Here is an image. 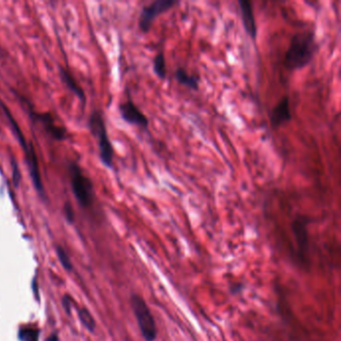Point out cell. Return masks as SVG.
Returning a JSON list of instances; mask_svg holds the SVG:
<instances>
[{
    "label": "cell",
    "instance_id": "obj_19",
    "mask_svg": "<svg viewBox=\"0 0 341 341\" xmlns=\"http://www.w3.org/2000/svg\"><path fill=\"white\" fill-rule=\"evenodd\" d=\"M65 215H66V217H67V219H68V221L69 222H72L73 221V211H72V209H71V207L69 206V204H67L66 206H65Z\"/></svg>",
    "mask_w": 341,
    "mask_h": 341
},
{
    "label": "cell",
    "instance_id": "obj_1",
    "mask_svg": "<svg viewBox=\"0 0 341 341\" xmlns=\"http://www.w3.org/2000/svg\"><path fill=\"white\" fill-rule=\"evenodd\" d=\"M318 50L316 34L313 29L296 32L290 39L283 60L284 67L289 71L302 69L310 64Z\"/></svg>",
    "mask_w": 341,
    "mask_h": 341
},
{
    "label": "cell",
    "instance_id": "obj_12",
    "mask_svg": "<svg viewBox=\"0 0 341 341\" xmlns=\"http://www.w3.org/2000/svg\"><path fill=\"white\" fill-rule=\"evenodd\" d=\"M153 71L155 75L160 78V79H165L167 75V68H166V60L165 56L162 51L158 52L153 59Z\"/></svg>",
    "mask_w": 341,
    "mask_h": 341
},
{
    "label": "cell",
    "instance_id": "obj_4",
    "mask_svg": "<svg viewBox=\"0 0 341 341\" xmlns=\"http://www.w3.org/2000/svg\"><path fill=\"white\" fill-rule=\"evenodd\" d=\"M130 303L143 339L145 341H155L157 337V326L149 306L143 297L137 294L131 296Z\"/></svg>",
    "mask_w": 341,
    "mask_h": 341
},
{
    "label": "cell",
    "instance_id": "obj_9",
    "mask_svg": "<svg viewBox=\"0 0 341 341\" xmlns=\"http://www.w3.org/2000/svg\"><path fill=\"white\" fill-rule=\"evenodd\" d=\"M31 116L34 120L38 121L43 126V128L46 130V132L52 138H54L55 140H64L66 138V129L62 126L57 125L50 113L31 112Z\"/></svg>",
    "mask_w": 341,
    "mask_h": 341
},
{
    "label": "cell",
    "instance_id": "obj_11",
    "mask_svg": "<svg viewBox=\"0 0 341 341\" xmlns=\"http://www.w3.org/2000/svg\"><path fill=\"white\" fill-rule=\"evenodd\" d=\"M175 79L177 82L183 86H185L194 91L199 89L200 77L195 74L188 73L184 68L179 67L175 70Z\"/></svg>",
    "mask_w": 341,
    "mask_h": 341
},
{
    "label": "cell",
    "instance_id": "obj_3",
    "mask_svg": "<svg viewBox=\"0 0 341 341\" xmlns=\"http://www.w3.org/2000/svg\"><path fill=\"white\" fill-rule=\"evenodd\" d=\"M89 129L98 141L99 156L102 163L108 168L113 166V146L108 137L107 128L103 116L98 111H94L89 118Z\"/></svg>",
    "mask_w": 341,
    "mask_h": 341
},
{
    "label": "cell",
    "instance_id": "obj_15",
    "mask_svg": "<svg viewBox=\"0 0 341 341\" xmlns=\"http://www.w3.org/2000/svg\"><path fill=\"white\" fill-rule=\"evenodd\" d=\"M38 330L35 328H24L20 330L21 341H38Z\"/></svg>",
    "mask_w": 341,
    "mask_h": 341
},
{
    "label": "cell",
    "instance_id": "obj_7",
    "mask_svg": "<svg viewBox=\"0 0 341 341\" xmlns=\"http://www.w3.org/2000/svg\"><path fill=\"white\" fill-rule=\"evenodd\" d=\"M119 112L121 118L131 124L138 126L142 129H147L149 125V120L146 117V115L135 105L134 102L128 99L124 102H122L119 105Z\"/></svg>",
    "mask_w": 341,
    "mask_h": 341
},
{
    "label": "cell",
    "instance_id": "obj_2",
    "mask_svg": "<svg viewBox=\"0 0 341 341\" xmlns=\"http://www.w3.org/2000/svg\"><path fill=\"white\" fill-rule=\"evenodd\" d=\"M0 106L2 107L4 114L6 115L8 122L10 123L13 132L16 136V138L18 139L24 154H25V158H26V163L28 165L29 168V172L32 178V182L34 184L35 189L41 194L44 195V189H43V184H42V180H41V174H40V170H39V165H38V161H37V157L34 151V147L32 145V143H27L26 141L25 137L23 136V133L21 132V129L18 125V123L15 121V119L13 118V116L11 115L10 111L8 110V108L5 106V104L0 100Z\"/></svg>",
    "mask_w": 341,
    "mask_h": 341
},
{
    "label": "cell",
    "instance_id": "obj_16",
    "mask_svg": "<svg viewBox=\"0 0 341 341\" xmlns=\"http://www.w3.org/2000/svg\"><path fill=\"white\" fill-rule=\"evenodd\" d=\"M57 255H58V258L60 260V263L62 264V266L70 271L72 269V264H71V262H70V259L66 253V251L64 249H62L61 247H57Z\"/></svg>",
    "mask_w": 341,
    "mask_h": 341
},
{
    "label": "cell",
    "instance_id": "obj_17",
    "mask_svg": "<svg viewBox=\"0 0 341 341\" xmlns=\"http://www.w3.org/2000/svg\"><path fill=\"white\" fill-rule=\"evenodd\" d=\"M12 165H13V181H14V185L18 186V183H19V180H20L19 168L16 165L15 161H12Z\"/></svg>",
    "mask_w": 341,
    "mask_h": 341
},
{
    "label": "cell",
    "instance_id": "obj_6",
    "mask_svg": "<svg viewBox=\"0 0 341 341\" xmlns=\"http://www.w3.org/2000/svg\"><path fill=\"white\" fill-rule=\"evenodd\" d=\"M180 2L177 0H155V1L143 6L138 18V26L142 33H147L155 19L159 15L169 11Z\"/></svg>",
    "mask_w": 341,
    "mask_h": 341
},
{
    "label": "cell",
    "instance_id": "obj_18",
    "mask_svg": "<svg viewBox=\"0 0 341 341\" xmlns=\"http://www.w3.org/2000/svg\"><path fill=\"white\" fill-rule=\"evenodd\" d=\"M70 303H71L70 298H69L67 295L63 296L62 304H63V307H64V309H65V311H66L67 313H70Z\"/></svg>",
    "mask_w": 341,
    "mask_h": 341
},
{
    "label": "cell",
    "instance_id": "obj_5",
    "mask_svg": "<svg viewBox=\"0 0 341 341\" xmlns=\"http://www.w3.org/2000/svg\"><path fill=\"white\" fill-rule=\"evenodd\" d=\"M69 175L73 194L80 205L87 207L91 204L93 198V185L80 166L72 162L69 166Z\"/></svg>",
    "mask_w": 341,
    "mask_h": 341
},
{
    "label": "cell",
    "instance_id": "obj_13",
    "mask_svg": "<svg viewBox=\"0 0 341 341\" xmlns=\"http://www.w3.org/2000/svg\"><path fill=\"white\" fill-rule=\"evenodd\" d=\"M61 76H62V80L67 85V87H69L75 95L79 97L80 100L85 102V94H84L82 88L76 83V81L74 80V78L64 69H61Z\"/></svg>",
    "mask_w": 341,
    "mask_h": 341
},
{
    "label": "cell",
    "instance_id": "obj_20",
    "mask_svg": "<svg viewBox=\"0 0 341 341\" xmlns=\"http://www.w3.org/2000/svg\"><path fill=\"white\" fill-rule=\"evenodd\" d=\"M47 341H58V337H57V335L53 334V335H51V336L48 338Z\"/></svg>",
    "mask_w": 341,
    "mask_h": 341
},
{
    "label": "cell",
    "instance_id": "obj_14",
    "mask_svg": "<svg viewBox=\"0 0 341 341\" xmlns=\"http://www.w3.org/2000/svg\"><path fill=\"white\" fill-rule=\"evenodd\" d=\"M78 316H79L80 321L82 322V324L84 325V327L86 329H88L91 332H93L95 330V327H96L95 320L92 317L91 313L87 309L81 308V309L78 310Z\"/></svg>",
    "mask_w": 341,
    "mask_h": 341
},
{
    "label": "cell",
    "instance_id": "obj_8",
    "mask_svg": "<svg viewBox=\"0 0 341 341\" xmlns=\"http://www.w3.org/2000/svg\"><path fill=\"white\" fill-rule=\"evenodd\" d=\"M292 118L291 111H290V101L289 97L287 95H284L272 108L269 119L271 126L276 129L282 126L283 124L289 122Z\"/></svg>",
    "mask_w": 341,
    "mask_h": 341
},
{
    "label": "cell",
    "instance_id": "obj_10",
    "mask_svg": "<svg viewBox=\"0 0 341 341\" xmlns=\"http://www.w3.org/2000/svg\"><path fill=\"white\" fill-rule=\"evenodd\" d=\"M238 5L244 30L251 38V40L255 41L257 37V25L252 4L250 1H247V0H239Z\"/></svg>",
    "mask_w": 341,
    "mask_h": 341
}]
</instances>
